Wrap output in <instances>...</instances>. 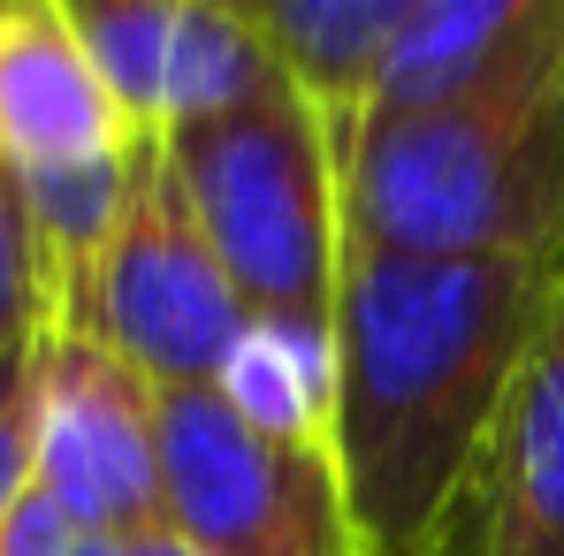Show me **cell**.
Listing matches in <instances>:
<instances>
[{
  "label": "cell",
  "instance_id": "277c9868",
  "mask_svg": "<svg viewBox=\"0 0 564 556\" xmlns=\"http://www.w3.org/2000/svg\"><path fill=\"white\" fill-rule=\"evenodd\" d=\"M161 534L206 556H367L336 450L245 419L221 389H161Z\"/></svg>",
  "mask_w": 564,
  "mask_h": 556
},
{
  "label": "cell",
  "instance_id": "9c48e42d",
  "mask_svg": "<svg viewBox=\"0 0 564 556\" xmlns=\"http://www.w3.org/2000/svg\"><path fill=\"white\" fill-rule=\"evenodd\" d=\"M564 46V0H404V31L381 69V115L473 99Z\"/></svg>",
  "mask_w": 564,
  "mask_h": 556
},
{
  "label": "cell",
  "instance_id": "5b68a950",
  "mask_svg": "<svg viewBox=\"0 0 564 556\" xmlns=\"http://www.w3.org/2000/svg\"><path fill=\"white\" fill-rule=\"evenodd\" d=\"M54 320L107 336L153 389H221L252 313L221 268V252L206 244L161 138H138L122 229H115L99 275L85 282V297Z\"/></svg>",
  "mask_w": 564,
  "mask_h": 556
},
{
  "label": "cell",
  "instance_id": "52a82bcc",
  "mask_svg": "<svg viewBox=\"0 0 564 556\" xmlns=\"http://www.w3.org/2000/svg\"><path fill=\"white\" fill-rule=\"evenodd\" d=\"M458 556H564V244L550 252V290L519 351L480 488L458 526Z\"/></svg>",
  "mask_w": 564,
  "mask_h": 556
},
{
  "label": "cell",
  "instance_id": "4fadbf2b",
  "mask_svg": "<svg viewBox=\"0 0 564 556\" xmlns=\"http://www.w3.org/2000/svg\"><path fill=\"white\" fill-rule=\"evenodd\" d=\"M69 23L85 39V62L107 85L115 115L138 138H161L169 107V46H176V0H69Z\"/></svg>",
  "mask_w": 564,
  "mask_h": 556
},
{
  "label": "cell",
  "instance_id": "30bf717a",
  "mask_svg": "<svg viewBox=\"0 0 564 556\" xmlns=\"http://www.w3.org/2000/svg\"><path fill=\"white\" fill-rule=\"evenodd\" d=\"M252 23L275 54L282 85L344 145L381 99L389 46L404 31V0H260Z\"/></svg>",
  "mask_w": 564,
  "mask_h": 556
},
{
  "label": "cell",
  "instance_id": "8fae6325",
  "mask_svg": "<svg viewBox=\"0 0 564 556\" xmlns=\"http://www.w3.org/2000/svg\"><path fill=\"white\" fill-rule=\"evenodd\" d=\"M282 69L252 23V8H221V0H176V46H169V107H161V138L221 122L260 92H275Z\"/></svg>",
  "mask_w": 564,
  "mask_h": 556
},
{
  "label": "cell",
  "instance_id": "5bb4252c",
  "mask_svg": "<svg viewBox=\"0 0 564 556\" xmlns=\"http://www.w3.org/2000/svg\"><path fill=\"white\" fill-rule=\"evenodd\" d=\"M54 320V290H46V252L31 229V198L23 168L0 153V351H31Z\"/></svg>",
  "mask_w": 564,
  "mask_h": 556
},
{
  "label": "cell",
  "instance_id": "7a4b0ae2",
  "mask_svg": "<svg viewBox=\"0 0 564 556\" xmlns=\"http://www.w3.org/2000/svg\"><path fill=\"white\" fill-rule=\"evenodd\" d=\"M344 252L542 260L564 244V46L420 115H367L344 145Z\"/></svg>",
  "mask_w": 564,
  "mask_h": 556
},
{
  "label": "cell",
  "instance_id": "2e32d148",
  "mask_svg": "<svg viewBox=\"0 0 564 556\" xmlns=\"http://www.w3.org/2000/svg\"><path fill=\"white\" fill-rule=\"evenodd\" d=\"M39 351V344H31ZM31 351H0V519L23 503V488H31V389H39V373H31Z\"/></svg>",
  "mask_w": 564,
  "mask_h": 556
},
{
  "label": "cell",
  "instance_id": "9a60e30c",
  "mask_svg": "<svg viewBox=\"0 0 564 556\" xmlns=\"http://www.w3.org/2000/svg\"><path fill=\"white\" fill-rule=\"evenodd\" d=\"M0 556H130V542L77 526V519H69L54 495L23 488V503L0 519Z\"/></svg>",
  "mask_w": 564,
  "mask_h": 556
},
{
  "label": "cell",
  "instance_id": "8992f818",
  "mask_svg": "<svg viewBox=\"0 0 564 556\" xmlns=\"http://www.w3.org/2000/svg\"><path fill=\"white\" fill-rule=\"evenodd\" d=\"M31 373V488L93 534H161V389L77 320H46Z\"/></svg>",
  "mask_w": 564,
  "mask_h": 556
},
{
  "label": "cell",
  "instance_id": "3957f363",
  "mask_svg": "<svg viewBox=\"0 0 564 556\" xmlns=\"http://www.w3.org/2000/svg\"><path fill=\"white\" fill-rule=\"evenodd\" d=\"M161 145L245 313L268 328L328 336L344 282V168L328 122L275 85L221 122L169 130Z\"/></svg>",
  "mask_w": 564,
  "mask_h": 556
},
{
  "label": "cell",
  "instance_id": "ba28073f",
  "mask_svg": "<svg viewBox=\"0 0 564 556\" xmlns=\"http://www.w3.org/2000/svg\"><path fill=\"white\" fill-rule=\"evenodd\" d=\"M138 145L85 62L69 0H0V153L39 176Z\"/></svg>",
  "mask_w": 564,
  "mask_h": 556
},
{
  "label": "cell",
  "instance_id": "7c38bea8",
  "mask_svg": "<svg viewBox=\"0 0 564 556\" xmlns=\"http://www.w3.org/2000/svg\"><path fill=\"white\" fill-rule=\"evenodd\" d=\"M221 396L275 427V435H313L328 443V419H336V359H328V336H297V328H268L252 320L237 359L221 373Z\"/></svg>",
  "mask_w": 564,
  "mask_h": 556
},
{
  "label": "cell",
  "instance_id": "e0dca14e",
  "mask_svg": "<svg viewBox=\"0 0 564 556\" xmlns=\"http://www.w3.org/2000/svg\"><path fill=\"white\" fill-rule=\"evenodd\" d=\"M130 556H206V549H191L176 534H145V542H130Z\"/></svg>",
  "mask_w": 564,
  "mask_h": 556
},
{
  "label": "cell",
  "instance_id": "6da1fadb",
  "mask_svg": "<svg viewBox=\"0 0 564 556\" xmlns=\"http://www.w3.org/2000/svg\"><path fill=\"white\" fill-rule=\"evenodd\" d=\"M550 290L542 260L344 252L328 359L344 472L367 556H443L466 526L519 351Z\"/></svg>",
  "mask_w": 564,
  "mask_h": 556
}]
</instances>
